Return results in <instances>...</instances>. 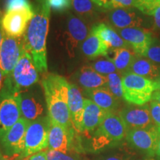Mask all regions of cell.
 <instances>
[{"mask_svg": "<svg viewBox=\"0 0 160 160\" xmlns=\"http://www.w3.org/2000/svg\"><path fill=\"white\" fill-rule=\"evenodd\" d=\"M34 16L24 33L25 50L31 54L39 73L48 71L47 36L48 33L51 8L47 0H36Z\"/></svg>", "mask_w": 160, "mask_h": 160, "instance_id": "obj_1", "label": "cell"}, {"mask_svg": "<svg viewBox=\"0 0 160 160\" xmlns=\"http://www.w3.org/2000/svg\"><path fill=\"white\" fill-rule=\"evenodd\" d=\"M41 83L50 119L67 128L73 127L68 108V82L57 73H48Z\"/></svg>", "mask_w": 160, "mask_h": 160, "instance_id": "obj_2", "label": "cell"}, {"mask_svg": "<svg viewBox=\"0 0 160 160\" xmlns=\"http://www.w3.org/2000/svg\"><path fill=\"white\" fill-rule=\"evenodd\" d=\"M123 99L133 105H146L156 91L154 81L128 72L122 76Z\"/></svg>", "mask_w": 160, "mask_h": 160, "instance_id": "obj_3", "label": "cell"}, {"mask_svg": "<svg viewBox=\"0 0 160 160\" xmlns=\"http://www.w3.org/2000/svg\"><path fill=\"white\" fill-rule=\"evenodd\" d=\"M38 81L39 74L33 59L28 52L25 51L13 71L5 77L3 86L22 93Z\"/></svg>", "mask_w": 160, "mask_h": 160, "instance_id": "obj_4", "label": "cell"}, {"mask_svg": "<svg viewBox=\"0 0 160 160\" xmlns=\"http://www.w3.org/2000/svg\"><path fill=\"white\" fill-rule=\"evenodd\" d=\"M128 129L119 114L108 112L105 119L96 130L92 140L93 149L99 150L126 137Z\"/></svg>", "mask_w": 160, "mask_h": 160, "instance_id": "obj_5", "label": "cell"}, {"mask_svg": "<svg viewBox=\"0 0 160 160\" xmlns=\"http://www.w3.org/2000/svg\"><path fill=\"white\" fill-rule=\"evenodd\" d=\"M21 93L3 86L0 92V141L22 117Z\"/></svg>", "mask_w": 160, "mask_h": 160, "instance_id": "obj_6", "label": "cell"}, {"mask_svg": "<svg viewBox=\"0 0 160 160\" xmlns=\"http://www.w3.org/2000/svg\"><path fill=\"white\" fill-rule=\"evenodd\" d=\"M49 128L48 117H40L31 122L25 135V148L22 154L24 158L48 148Z\"/></svg>", "mask_w": 160, "mask_h": 160, "instance_id": "obj_7", "label": "cell"}, {"mask_svg": "<svg viewBox=\"0 0 160 160\" xmlns=\"http://www.w3.org/2000/svg\"><path fill=\"white\" fill-rule=\"evenodd\" d=\"M25 51L23 36L11 37L4 33L0 46V69L5 77L13 71Z\"/></svg>", "mask_w": 160, "mask_h": 160, "instance_id": "obj_8", "label": "cell"}, {"mask_svg": "<svg viewBox=\"0 0 160 160\" xmlns=\"http://www.w3.org/2000/svg\"><path fill=\"white\" fill-rule=\"evenodd\" d=\"M139 10L129 8H116L110 11L108 19L113 28L123 29L128 28H148V20Z\"/></svg>", "mask_w": 160, "mask_h": 160, "instance_id": "obj_9", "label": "cell"}, {"mask_svg": "<svg viewBox=\"0 0 160 160\" xmlns=\"http://www.w3.org/2000/svg\"><path fill=\"white\" fill-rule=\"evenodd\" d=\"M31 122L21 117L1 140L8 155L22 156L25 148V135ZM23 157V156H22Z\"/></svg>", "mask_w": 160, "mask_h": 160, "instance_id": "obj_10", "label": "cell"}, {"mask_svg": "<svg viewBox=\"0 0 160 160\" xmlns=\"http://www.w3.org/2000/svg\"><path fill=\"white\" fill-rule=\"evenodd\" d=\"M159 132L156 126L128 131L126 139L130 145L139 151L153 157L156 154Z\"/></svg>", "mask_w": 160, "mask_h": 160, "instance_id": "obj_11", "label": "cell"}, {"mask_svg": "<svg viewBox=\"0 0 160 160\" xmlns=\"http://www.w3.org/2000/svg\"><path fill=\"white\" fill-rule=\"evenodd\" d=\"M89 33L85 21L71 13L69 15L65 38V48L70 57H74L78 47L82 44Z\"/></svg>", "mask_w": 160, "mask_h": 160, "instance_id": "obj_12", "label": "cell"}, {"mask_svg": "<svg viewBox=\"0 0 160 160\" xmlns=\"http://www.w3.org/2000/svg\"><path fill=\"white\" fill-rule=\"evenodd\" d=\"M114 29L118 34L128 44L136 54L145 57L153 39L151 31L141 28Z\"/></svg>", "mask_w": 160, "mask_h": 160, "instance_id": "obj_13", "label": "cell"}, {"mask_svg": "<svg viewBox=\"0 0 160 160\" xmlns=\"http://www.w3.org/2000/svg\"><path fill=\"white\" fill-rule=\"evenodd\" d=\"M125 122L128 131L133 129H143L154 126L150 113L149 105L128 106L119 113Z\"/></svg>", "mask_w": 160, "mask_h": 160, "instance_id": "obj_14", "label": "cell"}, {"mask_svg": "<svg viewBox=\"0 0 160 160\" xmlns=\"http://www.w3.org/2000/svg\"><path fill=\"white\" fill-rule=\"evenodd\" d=\"M33 16L34 11L6 12L1 22L4 32L11 37H22Z\"/></svg>", "mask_w": 160, "mask_h": 160, "instance_id": "obj_15", "label": "cell"}, {"mask_svg": "<svg viewBox=\"0 0 160 160\" xmlns=\"http://www.w3.org/2000/svg\"><path fill=\"white\" fill-rule=\"evenodd\" d=\"M74 130L73 127L67 128L50 119L49 150L68 153L73 142Z\"/></svg>", "mask_w": 160, "mask_h": 160, "instance_id": "obj_16", "label": "cell"}, {"mask_svg": "<svg viewBox=\"0 0 160 160\" xmlns=\"http://www.w3.org/2000/svg\"><path fill=\"white\" fill-rule=\"evenodd\" d=\"M84 99L79 88L74 84H70L68 92V108L71 119L73 128L76 131L83 132V118L85 105Z\"/></svg>", "mask_w": 160, "mask_h": 160, "instance_id": "obj_17", "label": "cell"}, {"mask_svg": "<svg viewBox=\"0 0 160 160\" xmlns=\"http://www.w3.org/2000/svg\"><path fill=\"white\" fill-rule=\"evenodd\" d=\"M84 105L83 132L89 133L99 128L108 112L89 99H84Z\"/></svg>", "mask_w": 160, "mask_h": 160, "instance_id": "obj_18", "label": "cell"}, {"mask_svg": "<svg viewBox=\"0 0 160 160\" xmlns=\"http://www.w3.org/2000/svg\"><path fill=\"white\" fill-rule=\"evenodd\" d=\"M78 83L85 90L107 87L108 77L97 73L91 66H84L77 73Z\"/></svg>", "mask_w": 160, "mask_h": 160, "instance_id": "obj_19", "label": "cell"}, {"mask_svg": "<svg viewBox=\"0 0 160 160\" xmlns=\"http://www.w3.org/2000/svg\"><path fill=\"white\" fill-rule=\"evenodd\" d=\"M109 50V46L99 36L91 31H90L88 36L81 45L82 52L90 59L99 57H106Z\"/></svg>", "mask_w": 160, "mask_h": 160, "instance_id": "obj_20", "label": "cell"}, {"mask_svg": "<svg viewBox=\"0 0 160 160\" xmlns=\"http://www.w3.org/2000/svg\"><path fill=\"white\" fill-rule=\"evenodd\" d=\"M128 72L155 81L160 77V65L153 63L145 57L137 55Z\"/></svg>", "mask_w": 160, "mask_h": 160, "instance_id": "obj_21", "label": "cell"}, {"mask_svg": "<svg viewBox=\"0 0 160 160\" xmlns=\"http://www.w3.org/2000/svg\"><path fill=\"white\" fill-rule=\"evenodd\" d=\"M20 109L22 117L30 122L39 119L43 114L42 103L35 96L31 93H21Z\"/></svg>", "mask_w": 160, "mask_h": 160, "instance_id": "obj_22", "label": "cell"}, {"mask_svg": "<svg viewBox=\"0 0 160 160\" xmlns=\"http://www.w3.org/2000/svg\"><path fill=\"white\" fill-rule=\"evenodd\" d=\"M137 54L127 48H110L106 59L111 60L117 68L118 73L122 76L128 73Z\"/></svg>", "mask_w": 160, "mask_h": 160, "instance_id": "obj_23", "label": "cell"}, {"mask_svg": "<svg viewBox=\"0 0 160 160\" xmlns=\"http://www.w3.org/2000/svg\"><path fill=\"white\" fill-rule=\"evenodd\" d=\"M91 31L99 36L109 46L110 48L117 49L122 48H131L128 44L118 34L113 28L110 27L106 24L100 23L93 26Z\"/></svg>", "mask_w": 160, "mask_h": 160, "instance_id": "obj_24", "label": "cell"}, {"mask_svg": "<svg viewBox=\"0 0 160 160\" xmlns=\"http://www.w3.org/2000/svg\"><path fill=\"white\" fill-rule=\"evenodd\" d=\"M84 93L91 101L107 112H113L118 106V99L110 92L107 88L85 90Z\"/></svg>", "mask_w": 160, "mask_h": 160, "instance_id": "obj_25", "label": "cell"}, {"mask_svg": "<svg viewBox=\"0 0 160 160\" xmlns=\"http://www.w3.org/2000/svg\"><path fill=\"white\" fill-rule=\"evenodd\" d=\"M72 7L77 14L84 21H93L103 8L93 3L91 0H72Z\"/></svg>", "mask_w": 160, "mask_h": 160, "instance_id": "obj_26", "label": "cell"}, {"mask_svg": "<svg viewBox=\"0 0 160 160\" xmlns=\"http://www.w3.org/2000/svg\"><path fill=\"white\" fill-rule=\"evenodd\" d=\"M107 88L118 100L123 99L122 75L118 72L108 75Z\"/></svg>", "mask_w": 160, "mask_h": 160, "instance_id": "obj_27", "label": "cell"}, {"mask_svg": "<svg viewBox=\"0 0 160 160\" xmlns=\"http://www.w3.org/2000/svg\"><path fill=\"white\" fill-rule=\"evenodd\" d=\"M5 13L9 11H33V6L30 0H4Z\"/></svg>", "mask_w": 160, "mask_h": 160, "instance_id": "obj_28", "label": "cell"}, {"mask_svg": "<svg viewBox=\"0 0 160 160\" xmlns=\"http://www.w3.org/2000/svg\"><path fill=\"white\" fill-rule=\"evenodd\" d=\"M90 66L97 73L106 77L111 73L118 72L114 64L108 59L97 60L91 64Z\"/></svg>", "mask_w": 160, "mask_h": 160, "instance_id": "obj_29", "label": "cell"}, {"mask_svg": "<svg viewBox=\"0 0 160 160\" xmlns=\"http://www.w3.org/2000/svg\"><path fill=\"white\" fill-rule=\"evenodd\" d=\"M160 5V0H135V8L146 16H152Z\"/></svg>", "mask_w": 160, "mask_h": 160, "instance_id": "obj_30", "label": "cell"}, {"mask_svg": "<svg viewBox=\"0 0 160 160\" xmlns=\"http://www.w3.org/2000/svg\"><path fill=\"white\" fill-rule=\"evenodd\" d=\"M145 57L151 60L153 63L160 65V41L153 39Z\"/></svg>", "mask_w": 160, "mask_h": 160, "instance_id": "obj_31", "label": "cell"}, {"mask_svg": "<svg viewBox=\"0 0 160 160\" xmlns=\"http://www.w3.org/2000/svg\"><path fill=\"white\" fill-rule=\"evenodd\" d=\"M47 2L53 11L64 13L71 9L72 0H47Z\"/></svg>", "mask_w": 160, "mask_h": 160, "instance_id": "obj_32", "label": "cell"}, {"mask_svg": "<svg viewBox=\"0 0 160 160\" xmlns=\"http://www.w3.org/2000/svg\"><path fill=\"white\" fill-rule=\"evenodd\" d=\"M151 119L157 128L160 129V105L157 102L151 100L149 105Z\"/></svg>", "mask_w": 160, "mask_h": 160, "instance_id": "obj_33", "label": "cell"}, {"mask_svg": "<svg viewBox=\"0 0 160 160\" xmlns=\"http://www.w3.org/2000/svg\"><path fill=\"white\" fill-rule=\"evenodd\" d=\"M48 160H78L77 158L68 154L67 153L54 151V150H48L47 151Z\"/></svg>", "mask_w": 160, "mask_h": 160, "instance_id": "obj_34", "label": "cell"}, {"mask_svg": "<svg viewBox=\"0 0 160 160\" xmlns=\"http://www.w3.org/2000/svg\"><path fill=\"white\" fill-rule=\"evenodd\" d=\"M135 8V0H110L109 10Z\"/></svg>", "mask_w": 160, "mask_h": 160, "instance_id": "obj_35", "label": "cell"}, {"mask_svg": "<svg viewBox=\"0 0 160 160\" xmlns=\"http://www.w3.org/2000/svg\"><path fill=\"white\" fill-rule=\"evenodd\" d=\"M153 28L160 32V5L157 7L153 13Z\"/></svg>", "mask_w": 160, "mask_h": 160, "instance_id": "obj_36", "label": "cell"}, {"mask_svg": "<svg viewBox=\"0 0 160 160\" xmlns=\"http://www.w3.org/2000/svg\"><path fill=\"white\" fill-rule=\"evenodd\" d=\"M28 160H48L47 151H42L28 157Z\"/></svg>", "mask_w": 160, "mask_h": 160, "instance_id": "obj_37", "label": "cell"}, {"mask_svg": "<svg viewBox=\"0 0 160 160\" xmlns=\"http://www.w3.org/2000/svg\"><path fill=\"white\" fill-rule=\"evenodd\" d=\"M91 1L102 8L109 10L110 0H91Z\"/></svg>", "mask_w": 160, "mask_h": 160, "instance_id": "obj_38", "label": "cell"}, {"mask_svg": "<svg viewBox=\"0 0 160 160\" xmlns=\"http://www.w3.org/2000/svg\"><path fill=\"white\" fill-rule=\"evenodd\" d=\"M22 155H2L0 153V160H22Z\"/></svg>", "mask_w": 160, "mask_h": 160, "instance_id": "obj_39", "label": "cell"}, {"mask_svg": "<svg viewBox=\"0 0 160 160\" xmlns=\"http://www.w3.org/2000/svg\"><path fill=\"white\" fill-rule=\"evenodd\" d=\"M151 100L157 102L158 104L160 105V91H155L153 92Z\"/></svg>", "mask_w": 160, "mask_h": 160, "instance_id": "obj_40", "label": "cell"}, {"mask_svg": "<svg viewBox=\"0 0 160 160\" xmlns=\"http://www.w3.org/2000/svg\"><path fill=\"white\" fill-rule=\"evenodd\" d=\"M158 132H159V137H158L157 146L156 149V155L160 159V129L158 128Z\"/></svg>", "mask_w": 160, "mask_h": 160, "instance_id": "obj_41", "label": "cell"}, {"mask_svg": "<svg viewBox=\"0 0 160 160\" xmlns=\"http://www.w3.org/2000/svg\"><path fill=\"white\" fill-rule=\"evenodd\" d=\"M104 160H126V159H125V158H124L122 156L115 155V156H111V157L105 158Z\"/></svg>", "mask_w": 160, "mask_h": 160, "instance_id": "obj_42", "label": "cell"}, {"mask_svg": "<svg viewBox=\"0 0 160 160\" xmlns=\"http://www.w3.org/2000/svg\"><path fill=\"white\" fill-rule=\"evenodd\" d=\"M4 77H5V76L3 75V73L2 71V70L0 69V92H1L2 89L3 88V85H4Z\"/></svg>", "mask_w": 160, "mask_h": 160, "instance_id": "obj_43", "label": "cell"}, {"mask_svg": "<svg viewBox=\"0 0 160 160\" xmlns=\"http://www.w3.org/2000/svg\"><path fill=\"white\" fill-rule=\"evenodd\" d=\"M4 33H5V32H4V30L2 28V24H1V22H0V46H1L2 42Z\"/></svg>", "mask_w": 160, "mask_h": 160, "instance_id": "obj_44", "label": "cell"}, {"mask_svg": "<svg viewBox=\"0 0 160 160\" xmlns=\"http://www.w3.org/2000/svg\"><path fill=\"white\" fill-rule=\"evenodd\" d=\"M156 85V91H160V77L154 81Z\"/></svg>", "mask_w": 160, "mask_h": 160, "instance_id": "obj_45", "label": "cell"}, {"mask_svg": "<svg viewBox=\"0 0 160 160\" xmlns=\"http://www.w3.org/2000/svg\"><path fill=\"white\" fill-rule=\"evenodd\" d=\"M145 160H157V159H145Z\"/></svg>", "mask_w": 160, "mask_h": 160, "instance_id": "obj_46", "label": "cell"}, {"mask_svg": "<svg viewBox=\"0 0 160 160\" xmlns=\"http://www.w3.org/2000/svg\"><path fill=\"white\" fill-rule=\"evenodd\" d=\"M24 160H28V158H27V157H25V159H24Z\"/></svg>", "mask_w": 160, "mask_h": 160, "instance_id": "obj_47", "label": "cell"}, {"mask_svg": "<svg viewBox=\"0 0 160 160\" xmlns=\"http://www.w3.org/2000/svg\"><path fill=\"white\" fill-rule=\"evenodd\" d=\"M1 15H2V12H0V17H1Z\"/></svg>", "mask_w": 160, "mask_h": 160, "instance_id": "obj_48", "label": "cell"}]
</instances>
